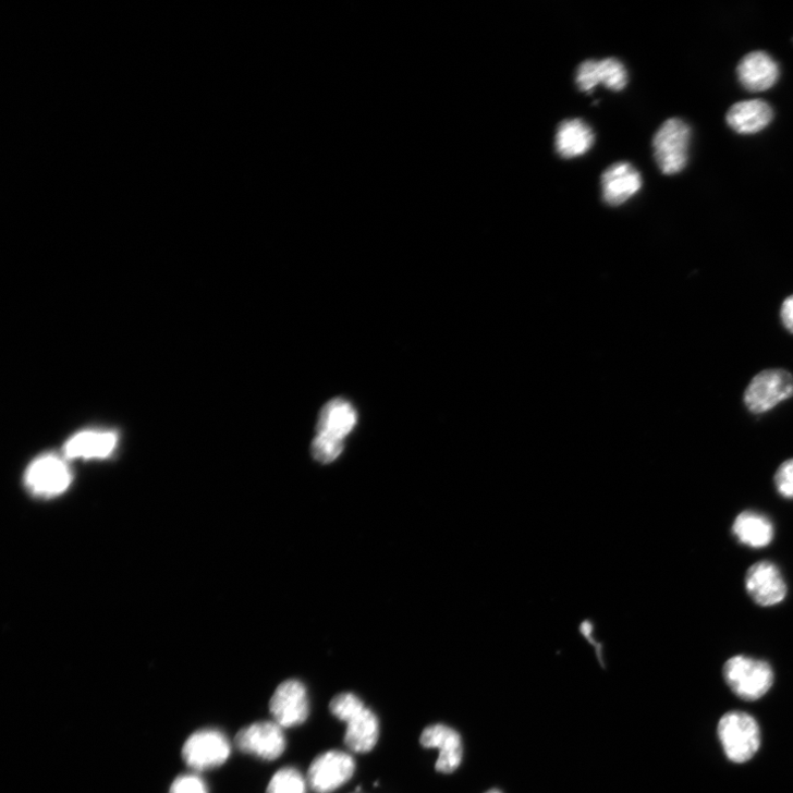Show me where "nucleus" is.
Segmentation results:
<instances>
[{
    "instance_id": "15",
    "label": "nucleus",
    "mask_w": 793,
    "mask_h": 793,
    "mask_svg": "<svg viewBox=\"0 0 793 793\" xmlns=\"http://www.w3.org/2000/svg\"><path fill=\"white\" fill-rule=\"evenodd\" d=\"M737 77L747 90L764 91L776 85L780 77V68L770 54L755 51L742 59L737 66Z\"/></svg>"
},
{
    "instance_id": "2",
    "label": "nucleus",
    "mask_w": 793,
    "mask_h": 793,
    "mask_svg": "<svg viewBox=\"0 0 793 793\" xmlns=\"http://www.w3.org/2000/svg\"><path fill=\"white\" fill-rule=\"evenodd\" d=\"M723 675L735 696L745 701L762 698L774 680L773 670L767 661L743 655L725 662Z\"/></svg>"
},
{
    "instance_id": "10",
    "label": "nucleus",
    "mask_w": 793,
    "mask_h": 793,
    "mask_svg": "<svg viewBox=\"0 0 793 793\" xmlns=\"http://www.w3.org/2000/svg\"><path fill=\"white\" fill-rule=\"evenodd\" d=\"M72 481L68 464L57 455H44L35 460L26 472L28 488L44 498L64 492Z\"/></svg>"
},
{
    "instance_id": "20",
    "label": "nucleus",
    "mask_w": 793,
    "mask_h": 793,
    "mask_svg": "<svg viewBox=\"0 0 793 793\" xmlns=\"http://www.w3.org/2000/svg\"><path fill=\"white\" fill-rule=\"evenodd\" d=\"M118 436L113 432L85 431L72 437L64 447L70 459H103L117 448Z\"/></svg>"
},
{
    "instance_id": "6",
    "label": "nucleus",
    "mask_w": 793,
    "mask_h": 793,
    "mask_svg": "<svg viewBox=\"0 0 793 793\" xmlns=\"http://www.w3.org/2000/svg\"><path fill=\"white\" fill-rule=\"evenodd\" d=\"M231 744L219 730L206 729L193 733L182 748V758L192 769L203 771L220 767L231 755Z\"/></svg>"
},
{
    "instance_id": "1",
    "label": "nucleus",
    "mask_w": 793,
    "mask_h": 793,
    "mask_svg": "<svg viewBox=\"0 0 793 793\" xmlns=\"http://www.w3.org/2000/svg\"><path fill=\"white\" fill-rule=\"evenodd\" d=\"M331 713L347 724L345 745L355 753H368L377 744L379 721L363 701L350 692L338 694L330 703Z\"/></svg>"
},
{
    "instance_id": "5",
    "label": "nucleus",
    "mask_w": 793,
    "mask_h": 793,
    "mask_svg": "<svg viewBox=\"0 0 793 793\" xmlns=\"http://www.w3.org/2000/svg\"><path fill=\"white\" fill-rule=\"evenodd\" d=\"M691 137V127L676 118L666 121L657 131L652 141L654 156L663 174H678L686 167Z\"/></svg>"
},
{
    "instance_id": "14",
    "label": "nucleus",
    "mask_w": 793,
    "mask_h": 793,
    "mask_svg": "<svg viewBox=\"0 0 793 793\" xmlns=\"http://www.w3.org/2000/svg\"><path fill=\"white\" fill-rule=\"evenodd\" d=\"M420 743L426 748H438L440 752L436 769L443 773L455 771L463 758V746L460 734L443 724H436L424 730Z\"/></svg>"
},
{
    "instance_id": "12",
    "label": "nucleus",
    "mask_w": 793,
    "mask_h": 793,
    "mask_svg": "<svg viewBox=\"0 0 793 793\" xmlns=\"http://www.w3.org/2000/svg\"><path fill=\"white\" fill-rule=\"evenodd\" d=\"M575 82L580 90L587 94H590L600 84L611 90L620 91L627 86L629 72L625 65L615 58L601 61L586 60L578 65Z\"/></svg>"
},
{
    "instance_id": "16",
    "label": "nucleus",
    "mask_w": 793,
    "mask_h": 793,
    "mask_svg": "<svg viewBox=\"0 0 793 793\" xmlns=\"http://www.w3.org/2000/svg\"><path fill=\"white\" fill-rule=\"evenodd\" d=\"M772 120L773 111L762 99L736 103L727 114L729 126L741 135L758 134L766 130Z\"/></svg>"
},
{
    "instance_id": "21",
    "label": "nucleus",
    "mask_w": 793,
    "mask_h": 793,
    "mask_svg": "<svg viewBox=\"0 0 793 793\" xmlns=\"http://www.w3.org/2000/svg\"><path fill=\"white\" fill-rule=\"evenodd\" d=\"M266 793H307V782L300 770L284 767L272 776Z\"/></svg>"
},
{
    "instance_id": "7",
    "label": "nucleus",
    "mask_w": 793,
    "mask_h": 793,
    "mask_svg": "<svg viewBox=\"0 0 793 793\" xmlns=\"http://www.w3.org/2000/svg\"><path fill=\"white\" fill-rule=\"evenodd\" d=\"M269 710L281 728H294L305 723L310 711L305 684L297 680L282 682L271 697Z\"/></svg>"
},
{
    "instance_id": "9",
    "label": "nucleus",
    "mask_w": 793,
    "mask_h": 793,
    "mask_svg": "<svg viewBox=\"0 0 793 793\" xmlns=\"http://www.w3.org/2000/svg\"><path fill=\"white\" fill-rule=\"evenodd\" d=\"M354 772L355 760L350 754L329 751L313 761L307 781L316 793H331L346 783Z\"/></svg>"
},
{
    "instance_id": "25",
    "label": "nucleus",
    "mask_w": 793,
    "mask_h": 793,
    "mask_svg": "<svg viewBox=\"0 0 793 793\" xmlns=\"http://www.w3.org/2000/svg\"><path fill=\"white\" fill-rule=\"evenodd\" d=\"M594 629H595V625H594L593 621H590V620L582 621L578 626V631H580L581 635H583V637L589 644H591L594 646L595 652H597L598 660L601 663V666L605 668L606 666H605V658H603V652H605L603 645L594 639V636H593Z\"/></svg>"
},
{
    "instance_id": "24",
    "label": "nucleus",
    "mask_w": 793,
    "mask_h": 793,
    "mask_svg": "<svg viewBox=\"0 0 793 793\" xmlns=\"http://www.w3.org/2000/svg\"><path fill=\"white\" fill-rule=\"evenodd\" d=\"M169 793H209V789L202 777L181 774L172 782Z\"/></svg>"
},
{
    "instance_id": "8",
    "label": "nucleus",
    "mask_w": 793,
    "mask_h": 793,
    "mask_svg": "<svg viewBox=\"0 0 793 793\" xmlns=\"http://www.w3.org/2000/svg\"><path fill=\"white\" fill-rule=\"evenodd\" d=\"M745 588L749 598L761 608L781 605L788 594L785 580L779 568L770 561L753 564L745 576Z\"/></svg>"
},
{
    "instance_id": "13",
    "label": "nucleus",
    "mask_w": 793,
    "mask_h": 793,
    "mask_svg": "<svg viewBox=\"0 0 793 793\" xmlns=\"http://www.w3.org/2000/svg\"><path fill=\"white\" fill-rule=\"evenodd\" d=\"M601 184L605 203L611 207H620L642 190L643 178L633 164L620 161L603 172Z\"/></svg>"
},
{
    "instance_id": "27",
    "label": "nucleus",
    "mask_w": 793,
    "mask_h": 793,
    "mask_svg": "<svg viewBox=\"0 0 793 793\" xmlns=\"http://www.w3.org/2000/svg\"><path fill=\"white\" fill-rule=\"evenodd\" d=\"M486 793H503V792L498 789H491V790L487 791Z\"/></svg>"
},
{
    "instance_id": "23",
    "label": "nucleus",
    "mask_w": 793,
    "mask_h": 793,
    "mask_svg": "<svg viewBox=\"0 0 793 793\" xmlns=\"http://www.w3.org/2000/svg\"><path fill=\"white\" fill-rule=\"evenodd\" d=\"M774 486L781 498L793 500V459L784 461L774 474Z\"/></svg>"
},
{
    "instance_id": "11",
    "label": "nucleus",
    "mask_w": 793,
    "mask_h": 793,
    "mask_svg": "<svg viewBox=\"0 0 793 793\" xmlns=\"http://www.w3.org/2000/svg\"><path fill=\"white\" fill-rule=\"evenodd\" d=\"M235 744L243 753L274 760L285 749V737L279 724L261 721L241 730L235 737Z\"/></svg>"
},
{
    "instance_id": "17",
    "label": "nucleus",
    "mask_w": 793,
    "mask_h": 793,
    "mask_svg": "<svg viewBox=\"0 0 793 793\" xmlns=\"http://www.w3.org/2000/svg\"><path fill=\"white\" fill-rule=\"evenodd\" d=\"M357 424V414L353 405L343 399L328 403L321 411L317 436L343 442Z\"/></svg>"
},
{
    "instance_id": "18",
    "label": "nucleus",
    "mask_w": 793,
    "mask_h": 793,
    "mask_svg": "<svg viewBox=\"0 0 793 793\" xmlns=\"http://www.w3.org/2000/svg\"><path fill=\"white\" fill-rule=\"evenodd\" d=\"M732 533L743 546L752 549L768 547L774 539V526L771 520L756 511H744L735 518Z\"/></svg>"
},
{
    "instance_id": "3",
    "label": "nucleus",
    "mask_w": 793,
    "mask_h": 793,
    "mask_svg": "<svg viewBox=\"0 0 793 793\" xmlns=\"http://www.w3.org/2000/svg\"><path fill=\"white\" fill-rule=\"evenodd\" d=\"M718 735L727 757L735 764L751 760L760 747V730L756 720L740 711L724 715Z\"/></svg>"
},
{
    "instance_id": "26",
    "label": "nucleus",
    "mask_w": 793,
    "mask_h": 793,
    "mask_svg": "<svg viewBox=\"0 0 793 793\" xmlns=\"http://www.w3.org/2000/svg\"><path fill=\"white\" fill-rule=\"evenodd\" d=\"M780 320L783 328L793 334V294L783 301L780 308Z\"/></svg>"
},
{
    "instance_id": "19",
    "label": "nucleus",
    "mask_w": 793,
    "mask_h": 793,
    "mask_svg": "<svg viewBox=\"0 0 793 793\" xmlns=\"http://www.w3.org/2000/svg\"><path fill=\"white\" fill-rule=\"evenodd\" d=\"M595 135L590 126L580 119L562 122L556 134V150L563 159H574L590 150Z\"/></svg>"
},
{
    "instance_id": "22",
    "label": "nucleus",
    "mask_w": 793,
    "mask_h": 793,
    "mask_svg": "<svg viewBox=\"0 0 793 793\" xmlns=\"http://www.w3.org/2000/svg\"><path fill=\"white\" fill-rule=\"evenodd\" d=\"M343 448V442L318 436L315 438L312 447L314 457L324 464L335 461L342 454Z\"/></svg>"
},
{
    "instance_id": "4",
    "label": "nucleus",
    "mask_w": 793,
    "mask_h": 793,
    "mask_svg": "<svg viewBox=\"0 0 793 793\" xmlns=\"http://www.w3.org/2000/svg\"><path fill=\"white\" fill-rule=\"evenodd\" d=\"M793 396V376L784 369L757 374L744 392V404L753 415H764Z\"/></svg>"
}]
</instances>
